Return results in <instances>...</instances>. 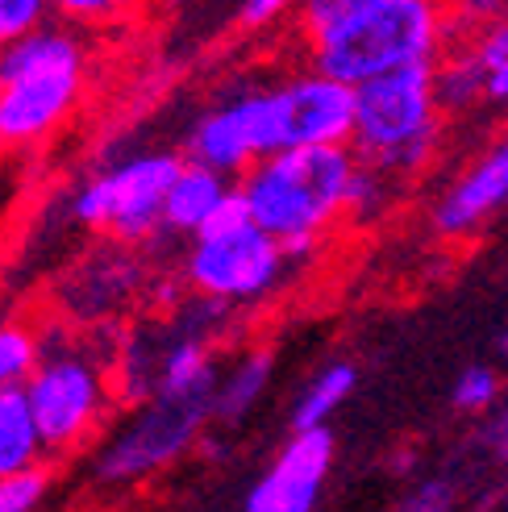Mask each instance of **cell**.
Returning a JSON list of instances; mask_svg holds the SVG:
<instances>
[{
    "instance_id": "5bb4252c",
    "label": "cell",
    "mask_w": 508,
    "mask_h": 512,
    "mask_svg": "<svg viewBox=\"0 0 508 512\" xmlns=\"http://www.w3.org/2000/svg\"><path fill=\"white\" fill-rule=\"evenodd\" d=\"M271 388V354L267 350H246L238 354L230 367L217 371V388H213V421L221 425H238L246 421L259 400Z\"/></svg>"
},
{
    "instance_id": "3957f363",
    "label": "cell",
    "mask_w": 508,
    "mask_h": 512,
    "mask_svg": "<svg viewBox=\"0 0 508 512\" xmlns=\"http://www.w3.org/2000/svg\"><path fill=\"white\" fill-rule=\"evenodd\" d=\"M88 50L67 25H38L0 50V150L55 138L80 109Z\"/></svg>"
},
{
    "instance_id": "2e32d148",
    "label": "cell",
    "mask_w": 508,
    "mask_h": 512,
    "mask_svg": "<svg viewBox=\"0 0 508 512\" xmlns=\"http://www.w3.org/2000/svg\"><path fill=\"white\" fill-rule=\"evenodd\" d=\"M359 388V371L350 363H329L321 367L309 383L300 388L296 404H292V429H313V425H329V417L354 396Z\"/></svg>"
},
{
    "instance_id": "7a4b0ae2",
    "label": "cell",
    "mask_w": 508,
    "mask_h": 512,
    "mask_svg": "<svg viewBox=\"0 0 508 512\" xmlns=\"http://www.w3.org/2000/svg\"><path fill=\"white\" fill-rule=\"evenodd\" d=\"M309 63L346 84H367L400 67L438 63L446 46L442 0H350L304 30Z\"/></svg>"
},
{
    "instance_id": "9a60e30c",
    "label": "cell",
    "mask_w": 508,
    "mask_h": 512,
    "mask_svg": "<svg viewBox=\"0 0 508 512\" xmlns=\"http://www.w3.org/2000/svg\"><path fill=\"white\" fill-rule=\"evenodd\" d=\"M46 463V450L38 438V425L30 413V400L21 388L0 392V475Z\"/></svg>"
},
{
    "instance_id": "6da1fadb",
    "label": "cell",
    "mask_w": 508,
    "mask_h": 512,
    "mask_svg": "<svg viewBox=\"0 0 508 512\" xmlns=\"http://www.w3.org/2000/svg\"><path fill=\"white\" fill-rule=\"evenodd\" d=\"M359 167L363 159L350 142L288 146L263 155L250 171H242L238 184L246 192L250 217L284 242L292 259H309L334 221L346 217Z\"/></svg>"
},
{
    "instance_id": "52a82bcc",
    "label": "cell",
    "mask_w": 508,
    "mask_h": 512,
    "mask_svg": "<svg viewBox=\"0 0 508 512\" xmlns=\"http://www.w3.org/2000/svg\"><path fill=\"white\" fill-rule=\"evenodd\" d=\"M205 421H213V396H146L96 450V479L105 488H134L159 475L188 454Z\"/></svg>"
},
{
    "instance_id": "d6986e66",
    "label": "cell",
    "mask_w": 508,
    "mask_h": 512,
    "mask_svg": "<svg viewBox=\"0 0 508 512\" xmlns=\"http://www.w3.org/2000/svg\"><path fill=\"white\" fill-rule=\"evenodd\" d=\"M125 267H130L125 259H113L105 267L84 263L80 271H75V288H80V296H105V313H109L121 300H130V292H134V275Z\"/></svg>"
},
{
    "instance_id": "4316f807",
    "label": "cell",
    "mask_w": 508,
    "mask_h": 512,
    "mask_svg": "<svg viewBox=\"0 0 508 512\" xmlns=\"http://www.w3.org/2000/svg\"><path fill=\"white\" fill-rule=\"evenodd\" d=\"M492 438H496V446H500V454H508V413L496 421V433H492Z\"/></svg>"
},
{
    "instance_id": "8fae6325",
    "label": "cell",
    "mask_w": 508,
    "mask_h": 512,
    "mask_svg": "<svg viewBox=\"0 0 508 512\" xmlns=\"http://www.w3.org/2000/svg\"><path fill=\"white\" fill-rule=\"evenodd\" d=\"M334 450L338 446L329 425L292 429V438L271 458V467L250 483L242 508L246 512H313L325 492L329 471H334Z\"/></svg>"
},
{
    "instance_id": "7402d4cb",
    "label": "cell",
    "mask_w": 508,
    "mask_h": 512,
    "mask_svg": "<svg viewBox=\"0 0 508 512\" xmlns=\"http://www.w3.org/2000/svg\"><path fill=\"white\" fill-rule=\"evenodd\" d=\"M496 396H500V379L492 367H467L450 388V400L459 413H488Z\"/></svg>"
},
{
    "instance_id": "5b68a950",
    "label": "cell",
    "mask_w": 508,
    "mask_h": 512,
    "mask_svg": "<svg viewBox=\"0 0 508 512\" xmlns=\"http://www.w3.org/2000/svg\"><path fill=\"white\" fill-rule=\"evenodd\" d=\"M438 121H442V100H438L434 63L400 67L354 88L350 146L375 171L413 175L434 155Z\"/></svg>"
},
{
    "instance_id": "44dd1931",
    "label": "cell",
    "mask_w": 508,
    "mask_h": 512,
    "mask_svg": "<svg viewBox=\"0 0 508 512\" xmlns=\"http://www.w3.org/2000/svg\"><path fill=\"white\" fill-rule=\"evenodd\" d=\"M55 0H0V50L50 21Z\"/></svg>"
},
{
    "instance_id": "484cf974",
    "label": "cell",
    "mask_w": 508,
    "mask_h": 512,
    "mask_svg": "<svg viewBox=\"0 0 508 512\" xmlns=\"http://www.w3.org/2000/svg\"><path fill=\"white\" fill-rule=\"evenodd\" d=\"M342 5H350V0H300V30H309V25L325 21L329 13L342 9Z\"/></svg>"
},
{
    "instance_id": "277c9868",
    "label": "cell",
    "mask_w": 508,
    "mask_h": 512,
    "mask_svg": "<svg viewBox=\"0 0 508 512\" xmlns=\"http://www.w3.org/2000/svg\"><path fill=\"white\" fill-rule=\"evenodd\" d=\"M113 371L96 346L75 334L42 338L38 367L25 379V400L38 425L46 458H71L105 433L113 408Z\"/></svg>"
},
{
    "instance_id": "9c48e42d",
    "label": "cell",
    "mask_w": 508,
    "mask_h": 512,
    "mask_svg": "<svg viewBox=\"0 0 508 512\" xmlns=\"http://www.w3.org/2000/svg\"><path fill=\"white\" fill-rule=\"evenodd\" d=\"M267 92V125L271 146H329L350 142L354 134V84L338 80L321 67L284 75L263 84Z\"/></svg>"
},
{
    "instance_id": "ffe728a7",
    "label": "cell",
    "mask_w": 508,
    "mask_h": 512,
    "mask_svg": "<svg viewBox=\"0 0 508 512\" xmlns=\"http://www.w3.org/2000/svg\"><path fill=\"white\" fill-rule=\"evenodd\" d=\"M46 496H50V471H46V463H34V467L0 475V512H34V508L46 504Z\"/></svg>"
},
{
    "instance_id": "ac0fdd59",
    "label": "cell",
    "mask_w": 508,
    "mask_h": 512,
    "mask_svg": "<svg viewBox=\"0 0 508 512\" xmlns=\"http://www.w3.org/2000/svg\"><path fill=\"white\" fill-rule=\"evenodd\" d=\"M42 338L34 329H25L17 321H0V392L25 388V379L38 367Z\"/></svg>"
},
{
    "instance_id": "7c38bea8",
    "label": "cell",
    "mask_w": 508,
    "mask_h": 512,
    "mask_svg": "<svg viewBox=\"0 0 508 512\" xmlns=\"http://www.w3.org/2000/svg\"><path fill=\"white\" fill-rule=\"evenodd\" d=\"M508 209V138L479 155L434 204V229L442 238H467L492 213Z\"/></svg>"
},
{
    "instance_id": "ba28073f",
    "label": "cell",
    "mask_w": 508,
    "mask_h": 512,
    "mask_svg": "<svg viewBox=\"0 0 508 512\" xmlns=\"http://www.w3.org/2000/svg\"><path fill=\"white\" fill-rule=\"evenodd\" d=\"M292 267L288 246L259 221L234 229H205L188 242L184 254V284L196 296L221 304H254L267 300Z\"/></svg>"
},
{
    "instance_id": "cb8c5ba5",
    "label": "cell",
    "mask_w": 508,
    "mask_h": 512,
    "mask_svg": "<svg viewBox=\"0 0 508 512\" xmlns=\"http://www.w3.org/2000/svg\"><path fill=\"white\" fill-rule=\"evenodd\" d=\"M300 0H242V13H238V21L246 25V30H263V25H271V21H279L288 9H296Z\"/></svg>"
},
{
    "instance_id": "8992f818",
    "label": "cell",
    "mask_w": 508,
    "mask_h": 512,
    "mask_svg": "<svg viewBox=\"0 0 508 512\" xmlns=\"http://www.w3.org/2000/svg\"><path fill=\"white\" fill-rule=\"evenodd\" d=\"M184 159L188 155H175V150H134L105 171H92L67 196L71 221L84 229H100L117 246L150 242L167 229L163 204Z\"/></svg>"
},
{
    "instance_id": "e0dca14e",
    "label": "cell",
    "mask_w": 508,
    "mask_h": 512,
    "mask_svg": "<svg viewBox=\"0 0 508 512\" xmlns=\"http://www.w3.org/2000/svg\"><path fill=\"white\" fill-rule=\"evenodd\" d=\"M463 55L479 80V96L492 100V105L508 100V17L488 21Z\"/></svg>"
},
{
    "instance_id": "30bf717a",
    "label": "cell",
    "mask_w": 508,
    "mask_h": 512,
    "mask_svg": "<svg viewBox=\"0 0 508 512\" xmlns=\"http://www.w3.org/2000/svg\"><path fill=\"white\" fill-rule=\"evenodd\" d=\"M271 125H267V92L263 84H242L230 96L213 100L209 109L188 125L184 134V155L217 167L225 175L242 179L263 155H271Z\"/></svg>"
},
{
    "instance_id": "603a6c76",
    "label": "cell",
    "mask_w": 508,
    "mask_h": 512,
    "mask_svg": "<svg viewBox=\"0 0 508 512\" xmlns=\"http://www.w3.org/2000/svg\"><path fill=\"white\" fill-rule=\"evenodd\" d=\"M138 0H55V13L67 25H109L125 13H134Z\"/></svg>"
},
{
    "instance_id": "4fadbf2b",
    "label": "cell",
    "mask_w": 508,
    "mask_h": 512,
    "mask_svg": "<svg viewBox=\"0 0 508 512\" xmlns=\"http://www.w3.org/2000/svg\"><path fill=\"white\" fill-rule=\"evenodd\" d=\"M234 188V175H225L217 167H205L196 159H184V167L175 171L171 188H167V204H163V225L167 234L180 238H196L200 229L209 225V217L217 213L221 196Z\"/></svg>"
},
{
    "instance_id": "d4e9b609",
    "label": "cell",
    "mask_w": 508,
    "mask_h": 512,
    "mask_svg": "<svg viewBox=\"0 0 508 512\" xmlns=\"http://www.w3.org/2000/svg\"><path fill=\"white\" fill-rule=\"evenodd\" d=\"M446 504H450L446 483H421V488L404 500V508H417V512H434V508H446Z\"/></svg>"
}]
</instances>
